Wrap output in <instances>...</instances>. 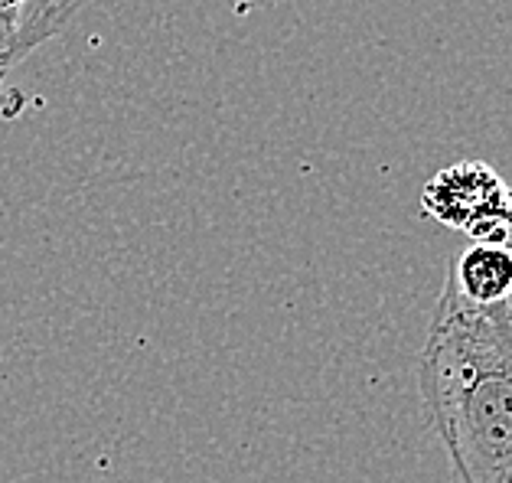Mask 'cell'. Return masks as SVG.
<instances>
[{
    "mask_svg": "<svg viewBox=\"0 0 512 483\" xmlns=\"http://www.w3.org/2000/svg\"><path fill=\"white\" fill-rule=\"evenodd\" d=\"M418 386L460 483H512V301L467 307L441 291Z\"/></svg>",
    "mask_w": 512,
    "mask_h": 483,
    "instance_id": "obj_1",
    "label": "cell"
},
{
    "mask_svg": "<svg viewBox=\"0 0 512 483\" xmlns=\"http://www.w3.org/2000/svg\"><path fill=\"white\" fill-rule=\"evenodd\" d=\"M421 209L470 242H509L512 235V187L483 160L437 170L421 187Z\"/></svg>",
    "mask_w": 512,
    "mask_h": 483,
    "instance_id": "obj_2",
    "label": "cell"
},
{
    "mask_svg": "<svg viewBox=\"0 0 512 483\" xmlns=\"http://www.w3.org/2000/svg\"><path fill=\"white\" fill-rule=\"evenodd\" d=\"M444 291L467 307L512 301V242H467L447 262Z\"/></svg>",
    "mask_w": 512,
    "mask_h": 483,
    "instance_id": "obj_3",
    "label": "cell"
},
{
    "mask_svg": "<svg viewBox=\"0 0 512 483\" xmlns=\"http://www.w3.org/2000/svg\"><path fill=\"white\" fill-rule=\"evenodd\" d=\"M82 0H0V36H7L23 56L66 27Z\"/></svg>",
    "mask_w": 512,
    "mask_h": 483,
    "instance_id": "obj_4",
    "label": "cell"
},
{
    "mask_svg": "<svg viewBox=\"0 0 512 483\" xmlns=\"http://www.w3.org/2000/svg\"><path fill=\"white\" fill-rule=\"evenodd\" d=\"M23 105H27V95H23L17 85L7 82V72H0V121L17 118Z\"/></svg>",
    "mask_w": 512,
    "mask_h": 483,
    "instance_id": "obj_5",
    "label": "cell"
},
{
    "mask_svg": "<svg viewBox=\"0 0 512 483\" xmlns=\"http://www.w3.org/2000/svg\"><path fill=\"white\" fill-rule=\"evenodd\" d=\"M20 59H27L20 53V49L7 40V36H0V72H7V69H14Z\"/></svg>",
    "mask_w": 512,
    "mask_h": 483,
    "instance_id": "obj_6",
    "label": "cell"
}]
</instances>
